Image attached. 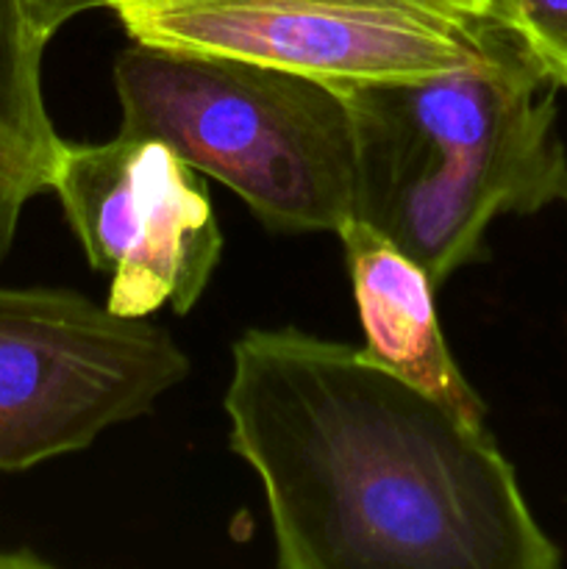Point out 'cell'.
<instances>
[{
	"mask_svg": "<svg viewBox=\"0 0 567 569\" xmlns=\"http://www.w3.org/2000/svg\"><path fill=\"white\" fill-rule=\"evenodd\" d=\"M231 359V450L259 478L281 569L559 567L487 422L295 328H250Z\"/></svg>",
	"mask_w": 567,
	"mask_h": 569,
	"instance_id": "obj_1",
	"label": "cell"
},
{
	"mask_svg": "<svg viewBox=\"0 0 567 569\" xmlns=\"http://www.w3.org/2000/svg\"><path fill=\"white\" fill-rule=\"evenodd\" d=\"M554 89L517 42L442 76L339 92L354 128V217L437 289L487 259L495 217L567 203Z\"/></svg>",
	"mask_w": 567,
	"mask_h": 569,
	"instance_id": "obj_2",
	"label": "cell"
},
{
	"mask_svg": "<svg viewBox=\"0 0 567 569\" xmlns=\"http://www.w3.org/2000/svg\"><path fill=\"white\" fill-rule=\"evenodd\" d=\"M120 133L170 144L270 231L339 233L354 217V128L337 89L298 72L131 39L115 61Z\"/></svg>",
	"mask_w": 567,
	"mask_h": 569,
	"instance_id": "obj_3",
	"label": "cell"
},
{
	"mask_svg": "<svg viewBox=\"0 0 567 569\" xmlns=\"http://www.w3.org/2000/svg\"><path fill=\"white\" fill-rule=\"evenodd\" d=\"M137 42L220 53L345 92L442 76L515 48L500 0H92Z\"/></svg>",
	"mask_w": 567,
	"mask_h": 569,
	"instance_id": "obj_4",
	"label": "cell"
},
{
	"mask_svg": "<svg viewBox=\"0 0 567 569\" xmlns=\"http://www.w3.org/2000/svg\"><path fill=\"white\" fill-rule=\"evenodd\" d=\"M192 372L176 339L70 289L0 287V470L89 448Z\"/></svg>",
	"mask_w": 567,
	"mask_h": 569,
	"instance_id": "obj_5",
	"label": "cell"
},
{
	"mask_svg": "<svg viewBox=\"0 0 567 569\" xmlns=\"http://www.w3.org/2000/svg\"><path fill=\"white\" fill-rule=\"evenodd\" d=\"M50 189L59 194L89 264L111 278L109 306L148 317L161 306L189 315L222 256L206 181L170 144L117 133L61 144Z\"/></svg>",
	"mask_w": 567,
	"mask_h": 569,
	"instance_id": "obj_6",
	"label": "cell"
},
{
	"mask_svg": "<svg viewBox=\"0 0 567 569\" xmlns=\"http://www.w3.org/2000/svg\"><path fill=\"white\" fill-rule=\"evenodd\" d=\"M348 256L365 353L437 398L470 422H487V406L459 370L442 337L434 283L417 261L367 222L350 217L337 233Z\"/></svg>",
	"mask_w": 567,
	"mask_h": 569,
	"instance_id": "obj_7",
	"label": "cell"
},
{
	"mask_svg": "<svg viewBox=\"0 0 567 569\" xmlns=\"http://www.w3.org/2000/svg\"><path fill=\"white\" fill-rule=\"evenodd\" d=\"M44 44L22 0H0V261L22 206L50 189L64 144L44 109Z\"/></svg>",
	"mask_w": 567,
	"mask_h": 569,
	"instance_id": "obj_8",
	"label": "cell"
},
{
	"mask_svg": "<svg viewBox=\"0 0 567 569\" xmlns=\"http://www.w3.org/2000/svg\"><path fill=\"white\" fill-rule=\"evenodd\" d=\"M500 6L543 76L567 89V0H500Z\"/></svg>",
	"mask_w": 567,
	"mask_h": 569,
	"instance_id": "obj_9",
	"label": "cell"
},
{
	"mask_svg": "<svg viewBox=\"0 0 567 569\" xmlns=\"http://www.w3.org/2000/svg\"><path fill=\"white\" fill-rule=\"evenodd\" d=\"M28 11V20L37 28L39 37L44 42H50L56 31H59L64 22H70L76 14L92 9V0H22Z\"/></svg>",
	"mask_w": 567,
	"mask_h": 569,
	"instance_id": "obj_10",
	"label": "cell"
},
{
	"mask_svg": "<svg viewBox=\"0 0 567 569\" xmlns=\"http://www.w3.org/2000/svg\"><path fill=\"white\" fill-rule=\"evenodd\" d=\"M42 567H48V561L28 553V550H20V553H0V569H42Z\"/></svg>",
	"mask_w": 567,
	"mask_h": 569,
	"instance_id": "obj_11",
	"label": "cell"
}]
</instances>
